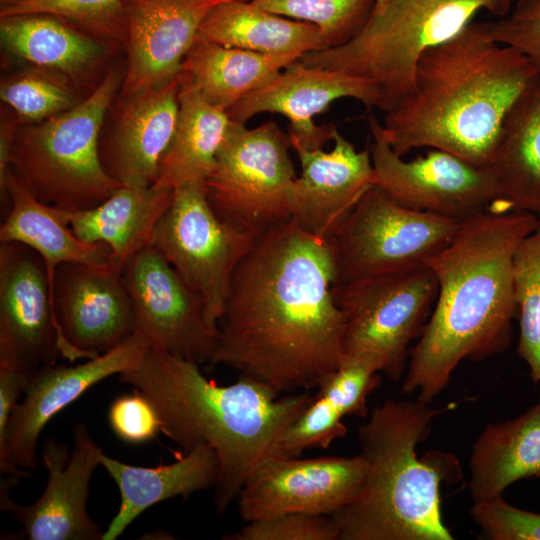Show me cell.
Segmentation results:
<instances>
[{
    "mask_svg": "<svg viewBox=\"0 0 540 540\" xmlns=\"http://www.w3.org/2000/svg\"><path fill=\"white\" fill-rule=\"evenodd\" d=\"M330 241L292 218L256 238L234 270L211 365L277 394L318 388L344 359Z\"/></svg>",
    "mask_w": 540,
    "mask_h": 540,
    "instance_id": "cell-1",
    "label": "cell"
},
{
    "mask_svg": "<svg viewBox=\"0 0 540 540\" xmlns=\"http://www.w3.org/2000/svg\"><path fill=\"white\" fill-rule=\"evenodd\" d=\"M540 218L492 209L461 221L453 240L427 262L438 282L430 318L410 348L404 394L432 403L462 361L508 350L517 306L513 257Z\"/></svg>",
    "mask_w": 540,
    "mask_h": 540,
    "instance_id": "cell-2",
    "label": "cell"
},
{
    "mask_svg": "<svg viewBox=\"0 0 540 540\" xmlns=\"http://www.w3.org/2000/svg\"><path fill=\"white\" fill-rule=\"evenodd\" d=\"M539 74L490 22L473 21L422 55L412 93L385 113L382 133L402 157L429 148L488 168L508 112Z\"/></svg>",
    "mask_w": 540,
    "mask_h": 540,
    "instance_id": "cell-3",
    "label": "cell"
},
{
    "mask_svg": "<svg viewBox=\"0 0 540 540\" xmlns=\"http://www.w3.org/2000/svg\"><path fill=\"white\" fill-rule=\"evenodd\" d=\"M154 405L161 432L177 445H209L219 462L214 504L223 512L257 466L309 403L307 392L277 394L250 377L219 386L198 363L148 346L138 363L118 374Z\"/></svg>",
    "mask_w": 540,
    "mask_h": 540,
    "instance_id": "cell-4",
    "label": "cell"
},
{
    "mask_svg": "<svg viewBox=\"0 0 540 540\" xmlns=\"http://www.w3.org/2000/svg\"><path fill=\"white\" fill-rule=\"evenodd\" d=\"M418 400L388 399L357 429L367 470L353 501L330 515L339 540H453L441 512L440 484L454 478L456 458L431 452L418 458L432 422L453 410Z\"/></svg>",
    "mask_w": 540,
    "mask_h": 540,
    "instance_id": "cell-5",
    "label": "cell"
},
{
    "mask_svg": "<svg viewBox=\"0 0 540 540\" xmlns=\"http://www.w3.org/2000/svg\"><path fill=\"white\" fill-rule=\"evenodd\" d=\"M511 3L390 0L345 44L306 53L299 60L369 81L378 93L376 109L386 113L412 93L418 62L427 50L456 35L482 11L499 18L506 16Z\"/></svg>",
    "mask_w": 540,
    "mask_h": 540,
    "instance_id": "cell-6",
    "label": "cell"
},
{
    "mask_svg": "<svg viewBox=\"0 0 540 540\" xmlns=\"http://www.w3.org/2000/svg\"><path fill=\"white\" fill-rule=\"evenodd\" d=\"M125 69L106 71L87 97L44 121L15 124L8 169L39 201L68 210L98 206L121 184L105 171L99 153L105 116Z\"/></svg>",
    "mask_w": 540,
    "mask_h": 540,
    "instance_id": "cell-7",
    "label": "cell"
},
{
    "mask_svg": "<svg viewBox=\"0 0 540 540\" xmlns=\"http://www.w3.org/2000/svg\"><path fill=\"white\" fill-rule=\"evenodd\" d=\"M290 147L288 134L272 120L253 129L231 121L204 181L216 215L255 237L292 219L291 190L297 176Z\"/></svg>",
    "mask_w": 540,
    "mask_h": 540,
    "instance_id": "cell-8",
    "label": "cell"
},
{
    "mask_svg": "<svg viewBox=\"0 0 540 540\" xmlns=\"http://www.w3.org/2000/svg\"><path fill=\"white\" fill-rule=\"evenodd\" d=\"M460 224L406 208L374 184L328 238L335 258L333 285L425 266L453 240Z\"/></svg>",
    "mask_w": 540,
    "mask_h": 540,
    "instance_id": "cell-9",
    "label": "cell"
},
{
    "mask_svg": "<svg viewBox=\"0 0 540 540\" xmlns=\"http://www.w3.org/2000/svg\"><path fill=\"white\" fill-rule=\"evenodd\" d=\"M344 316V358L369 356L393 381L405 374L411 343L418 339L434 308L438 282L433 270H413L333 285Z\"/></svg>",
    "mask_w": 540,
    "mask_h": 540,
    "instance_id": "cell-10",
    "label": "cell"
},
{
    "mask_svg": "<svg viewBox=\"0 0 540 540\" xmlns=\"http://www.w3.org/2000/svg\"><path fill=\"white\" fill-rule=\"evenodd\" d=\"M256 238L222 221L210 206L204 181H193L173 189L151 245L202 298L205 320L218 331L234 270Z\"/></svg>",
    "mask_w": 540,
    "mask_h": 540,
    "instance_id": "cell-11",
    "label": "cell"
},
{
    "mask_svg": "<svg viewBox=\"0 0 540 540\" xmlns=\"http://www.w3.org/2000/svg\"><path fill=\"white\" fill-rule=\"evenodd\" d=\"M368 125L376 184L400 205L459 221L492 209L504 210L489 168L436 149L405 160L393 151L372 114Z\"/></svg>",
    "mask_w": 540,
    "mask_h": 540,
    "instance_id": "cell-12",
    "label": "cell"
},
{
    "mask_svg": "<svg viewBox=\"0 0 540 540\" xmlns=\"http://www.w3.org/2000/svg\"><path fill=\"white\" fill-rule=\"evenodd\" d=\"M122 275L134 315L135 332L149 346L196 363L209 362L217 331L205 320L202 298L154 246L148 245L123 265Z\"/></svg>",
    "mask_w": 540,
    "mask_h": 540,
    "instance_id": "cell-13",
    "label": "cell"
},
{
    "mask_svg": "<svg viewBox=\"0 0 540 540\" xmlns=\"http://www.w3.org/2000/svg\"><path fill=\"white\" fill-rule=\"evenodd\" d=\"M366 470L360 454L269 457L243 484L236 499L239 514L245 522L287 513L332 515L359 494Z\"/></svg>",
    "mask_w": 540,
    "mask_h": 540,
    "instance_id": "cell-14",
    "label": "cell"
},
{
    "mask_svg": "<svg viewBox=\"0 0 540 540\" xmlns=\"http://www.w3.org/2000/svg\"><path fill=\"white\" fill-rule=\"evenodd\" d=\"M148 346L146 339L134 332L118 346L84 363L49 364L35 370L0 443L1 473L21 478L35 470L39 437L48 422L90 387L134 367Z\"/></svg>",
    "mask_w": 540,
    "mask_h": 540,
    "instance_id": "cell-15",
    "label": "cell"
},
{
    "mask_svg": "<svg viewBox=\"0 0 540 540\" xmlns=\"http://www.w3.org/2000/svg\"><path fill=\"white\" fill-rule=\"evenodd\" d=\"M52 298L60 353L70 361L94 358L135 332L122 268L111 261L102 266L61 264Z\"/></svg>",
    "mask_w": 540,
    "mask_h": 540,
    "instance_id": "cell-16",
    "label": "cell"
},
{
    "mask_svg": "<svg viewBox=\"0 0 540 540\" xmlns=\"http://www.w3.org/2000/svg\"><path fill=\"white\" fill-rule=\"evenodd\" d=\"M46 266L19 242L0 245V365L32 374L60 352Z\"/></svg>",
    "mask_w": 540,
    "mask_h": 540,
    "instance_id": "cell-17",
    "label": "cell"
},
{
    "mask_svg": "<svg viewBox=\"0 0 540 540\" xmlns=\"http://www.w3.org/2000/svg\"><path fill=\"white\" fill-rule=\"evenodd\" d=\"M100 446L84 424L73 431V448L47 439L41 458L48 472L42 495L31 505H19L1 491L3 511L11 512L29 540H102L104 531L87 512L89 484L100 465Z\"/></svg>",
    "mask_w": 540,
    "mask_h": 540,
    "instance_id": "cell-18",
    "label": "cell"
},
{
    "mask_svg": "<svg viewBox=\"0 0 540 540\" xmlns=\"http://www.w3.org/2000/svg\"><path fill=\"white\" fill-rule=\"evenodd\" d=\"M341 98L356 99L368 109L378 104V93L369 81L298 59L227 113L232 121L243 124L259 113H279L290 122L288 138L293 149L317 150L332 140L336 126H318L313 118Z\"/></svg>",
    "mask_w": 540,
    "mask_h": 540,
    "instance_id": "cell-19",
    "label": "cell"
},
{
    "mask_svg": "<svg viewBox=\"0 0 540 540\" xmlns=\"http://www.w3.org/2000/svg\"><path fill=\"white\" fill-rule=\"evenodd\" d=\"M226 0H124L127 62L119 99L156 88L181 71L210 10Z\"/></svg>",
    "mask_w": 540,
    "mask_h": 540,
    "instance_id": "cell-20",
    "label": "cell"
},
{
    "mask_svg": "<svg viewBox=\"0 0 540 540\" xmlns=\"http://www.w3.org/2000/svg\"><path fill=\"white\" fill-rule=\"evenodd\" d=\"M179 73L166 83L118 99L114 126L100 138L105 171L123 186H153L173 138L179 111Z\"/></svg>",
    "mask_w": 540,
    "mask_h": 540,
    "instance_id": "cell-21",
    "label": "cell"
},
{
    "mask_svg": "<svg viewBox=\"0 0 540 540\" xmlns=\"http://www.w3.org/2000/svg\"><path fill=\"white\" fill-rule=\"evenodd\" d=\"M332 140L329 152L294 149L302 171L291 190L292 218L305 231L327 239L376 184L370 149L357 151L337 127Z\"/></svg>",
    "mask_w": 540,
    "mask_h": 540,
    "instance_id": "cell-22",
    "label": "cell"
},
{
    "mask_svg": "<svg viewBox=\"0 0 540 540\" xmlns=\"http://www.w3.org/2000/svg\"><path fill=\"white\" fill-rule=\"evenodd\" d=\"M380 373L372 357H345L285 431L275 456L297 457L308 449H327L344 437L343 418L368 415L367 399L380 385Z\"/></svg>",
    "mask_w": 540,
    "mask_h": 540,
    "instance_id": "cell-23",
    "label": "cell"
},
{
    "mask_svg": "<svg viewBox=\"0 0 540 540\" xmlns=\"http://www.w3.org/2000/svg\"><path fill=\"white\" fill-rule=\"evenodd\" d=\"M0 185L10 202L9 213L0 227V242H19L39 254L47 269L51 296L61 264L108 263L111 256L108 245L87 243L75 235L70 226L72 210L39 201L9 169Z\"/></svg>",
    "mask_w": 540,
    "mask_h": 540,
    "instance_id": "cell-24",
    "label": "cell"
},
{
    "mask_svg": "<svg viewBox=\"0 0 540 540\" xmlns=\"http://www.w3.org/2000/svg\"><path fill=\"white\" fill-rule=\"evenodd\" d=\"M100 465L117 484L121 503L102 540L117 539L146 509L177 496L215 487L219 462L209 445H198L170 464L156 467L128 465L102 453Z\"/></svg>",
    "mask_w": 540,
    "mask_h": 540,
    "instance_id": "cell-25",
    "label": "cell"
},
{
    "mask_svg": "<svg viewBox=\"0 0 540 540\" xmlns=\"http://www.w3.org/2000/svg\"><path fill=\"white\" fill-rule=\"evenodd\" d=\"M468 468L473 503L502 497L518 480L540 479V397L523 414L488 423L472 445Z\"/></svg>",
    "mask_w": 540,
    "mask_h": 540,
    "instance_id": "cell-26",
    "label": "cell"
},
{
    "mask_svg": "<svg viewBox=\"0 0 540 540\" xmlns=\"http://www.w3.org/2000/svg\"><path fill=\"white\" fill-rule=\"evenodd\" d=\"M488 168L504 210L540 218V74L508 112Z\"/></svg>",
    "mask_w": 540,
    "mask_h": 540,
    "instance_id": "cell-27",
    "label": "cell"
},
{
    "mask_svg": "<svg viewBox=\"0 0 540 540\" xmlns=\"http://www.w3.org/2000/svg\"><path fill=\"white\" fill-rule=\"evenodd\" d=\"M0 38L13 55L58 72L74 84L88 79L112 48L46 13L0 17Z\"/></svg>",
    "mask_w": 540,
    "mask_h": 540,
    "instance_id": "cell-28",
    "label": "cell"
},
{
    "mask_svg": "<svg viewBox=\"0 0 540 540\" xmlns=\"http://www.w3.org/2000/svg\"><path fill=\"white\" fill-rule=\"evenodd\" d=\"M178 102L175 132L153 184L158 189L173 190L187 182L205 181L232 121L226 110L201 94L184 71L179 72Z\"/></svg>",
    "mask_w": 540,
    "mask_h": 540,
    "instance_id": "cell-29",
    "label": "cell"
},
{
    "mask_svg": "<svg viewBox=\"0 0 540 540\" xmlns=\"http://www.w3.org/2000/svg\"><path fill=\"white\" fill-rule=\"evenodd\" d=\"M172 197L170 189L121 185L98 206L72 211L70 226L84 242L108 245L109 261L123 268L132 255L151 245L155 227Z\"/></svg>",
    "mask_w": 540,
    "mask_h": 540,
    "instance_id": "cell-30",
    "label": "cell"
},
{
    "mask_svg": "<svg viewBox=\"0 0 540 540\" xmlns=\"http://www.w3.org/2000/svg\"><path fill=\"white\" fill-rule=\"evenodd\" d=\"M196 39L268 55H297L327 49L313 24L281 16L251 1L226 0L213 7Z\"/></svg>",
    "mask_w": 540,
    "mask_h": 540,
    "instance_id": "cell-31",
    "label": "cell"
},
{
    "mask_svg": "<svg viewBox=\"0 0 540 540\" xmlns=\"http://www.w3.org/2000/svg\"><path fill=\"white\" fill-rule=\"evenodd\" d=\"M298 59L297 55H268L196 39L181 71L189 74L210 103L227 111Z\"/></svg>",
    "mask_w": 540,
    "mask_h": 540,
    "instance_id": "cell-32",
    "label": "cell"
},
{
    "mask_svg": "<svg viewBox=\"0 0 540 540\" xmlns=\"http://www.w3.org/2000/svg\"><path fill=\"white\" fill-rule=\"evenodd\" d=\"M513 287L519 338L517 355L540 384V223L517 246L513 257Z\"/></svg>",
    "mask_w": 540,
    "mask_h": 540,
    "instance_id": "cell-33",
    "label": "cell"
},
{
    "mask_svg": "<svg viewBox=\"0 0 540 540\" xmlns=\"http://www.w3.org/2000/svg\"><path fill=\"white\" fill-rule=\"evenodd\" d=\"M75 84L45 68L20 71L1 83L0 98L17 116L20 125L34 124L63 113L80 101Z\"/></svg>",
    "mask_w": 540,
    "mask_h": 540,
    "instance_id": "cell-34",
    "label": "cell"
},
{
    "mask_svg": "<svg viewBox=\"0 0 540 540\" xmlns=\"http://www.w3.org/2000/svg\"><path fill=\"white\" fill-rule=\"evenodd\" d=\"M46 13L112 48L125 43L124 0H20L0 8V17Z\"/></svg>",
    "mask_w": 540,
    "mask_h": 540,
    "instance_id": "cell-35",
    "label": "cell"
},
{
    "mask_svg": "<svg viewBox=\"0 0 540 540\" xmlns=\"http://www.w3.org/2000/svg\"><path fill=\"white\" fill-rule=\"evenodd\" d=\"M258 7L315 25L328 48L356 36L371 18L375 0H251Z\"/></svg>",
    "mask_w": 540,
    "mask_h": 540,
    "instance_id": "cell-36",
    "label": "cell"
},
{
    "mask_svg": "<svg viewBox=\"0 0 540 540\" xmlns=\"http://www.w3.org/2000/svg\"><path fill=\"white\" fill-rule=\"evenodd\" d=\"M225 540H339L338 527L330 515L287 513L246 522Z\"/></svg>",
    "mask_w": 540,
    "mask_h": 540,
    "instance_id": "cell-37",
    "label": "cell"
},
{
    "mask_svg": "<svg viewBox=\"0 0 540 540\" xmlns=\"http://www.w3.org/2000/svg\"><path fill=\"white\" fill-rule=\"evenodd\" d=\"M471 520L480 528V539L540 540V513L517 508L503 497L473 503Z\"/></svg>",
    "mask_w": 540,
    "mask_h": 540,
    "instance_id": "cell-38",
    "label": "cell"
},
{
    "mask_svg": "<svg viewBox=\"0 0 540 540\" xmlns=\"http://www.w3.org/2000/svg\"><path fill=\"white\" fill-rule=\"evenodd\" d=\"M490 27L497 41L522 53L540 70V0H517Z\"/></svg>",
    "mask_w": 540,
    "mask_h": 540,
    "instance_id": "cell-39",
    "label": "cell"
},
{
    "mask_svg": "<svg viewBox=\"0 0 540 540\" xmlns=\"http://www.w3.org/2000/svg\"><path fill=\"white\" fill-rule=\"evenodd\" d=\"M108 421L116 436L130 444L148 442L161 432L154 405L137 389L133 394L120 396L113 401L108 411Z\"/></svg>",
    "mask_w": 540,
    "mask_h": 540,
    "instance_id": "cell-40",
    "label": "cell"
},
{
    "mask_svg": "<svg viewBox=\"0 0 540 540\" xmlns=\"http://www.w3.org/2000/svg\"><path fill=\"white\" fill-rule=\"evenodd\" d=\"M31 374L0 365V443L5 439L10 417L23 395Z\"/></svg>",
    "mask_w": 540,
    "mask_h": 540,
    "instance_id": "cell-41",
    "label": "cell"
},
{
    "mask_svg": "<svg viewBox=\"0 0 540 540\" xmlns=\"http://www.w3.org/2000/svg\"><path fill=\"white\" fill-rule=\"evenodd\" d=\"M389 1H390V0H375L376 5H375V10H374V12H379V11H381V10L387 5V3H388Z\"/></svg>",
    "mask_w": 540,
    "mask_h": 540,
    "instance_id": "cell-42",
    "label": "cell"
},
{
    "mask_svg": "<svg viewBox=\"0 0 540 540\" xmlns=\"http://www.w3.org/2000/svg\"><path fill=\"white\" fill-rule=\"evenodd\" d=\"M20 0H0V8L11 6Z\"/></svg>",
    "mask_w": 540,
    "mask_h": 540,
    "instance_id": "cell-43",
    "label": "cell"
},
{
    "mask_svg": "<svg viewBox=\"0 0 540 540\" xmlns=\"http://www.w3.org/2000/svg\"><path fill=\"white\" fill-rule=\"evenodd\" d=\"M243 1H251V0H243Z\"/></svg>",
    "mask_w": 540,
    "mask_h": 540,
    "instance_id": "cell-44",
    "label": "cell"
}]
</instances>
